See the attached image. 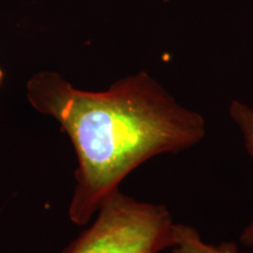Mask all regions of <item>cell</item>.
Listing matches in <instances>:
<instances>
[{
    "mask_svg": "<svg viewBox=\"0 0 253 253\" xmlns=\"http://www.w3.org/2000/svg\"><path fill=\"white\" fill-rule=\"evenodd\" d=\"M27 99L61 125L77 151L69 216L79 225L145 161L191 149L207 135L203 115L179 103L147 72L120 79L107 90L87 91L43 71L28 80Z\"/></svg>",
    "mask_w": 253,
    "mask_h": 253,
    "instance_id": "6da1fadb",
    "label": "cell"
},
{
    "mask_svg": "<svg viewBox=\"0 0 253 253\" xmlns=\"http://www.w3.org/2000/svg\"><path fill=\"white\" fill-rule=\"evenodd\" d=\"M175 226L166 205L136 201L116 189L101 202L93 226L63 253H161L175 244Z\"/></svg>",
    "mask_w": 253,
    "mask_h": 253,
    "instance_id": "7a4b0ae2",
    "label": "cell"
},
{
    "mask_svg": "<svg viewBox=\"0 0 253 253\" xmlns=\"http://www.w3.org/2000/svg\"><path fill=\"white\" fill-rule=\"evenodd\" d=\"M171 251L172 253H248L240 251L235 243L210 244L204 242L195 227L184 224H176L175 244Z\"/></svg>",
    "mask_w": 253,
    "mask_h": 253,
    "instance_id": "3957f363",
    "label": "cell"
},
{
    "mask_svg": "<svg viewBox=\"0 0 253 253\" xmlns=\"http://www.w3.org/2000/svg\"><path fill=\"white\" fill-rule=\"evenodd\" d=\"M230 116L242 132L244 147L253 160V108L244 102L233 100L230 104ZM243 245L253 248V219L240 235Z\"/></svg>",
    "mask_w": 253,
    "mask_h": 253,
    "instance_id": "277c9868",
    "label": "cell"
},
{
    "mask_svg": "<svg viewBox=\"0 0 253 253\" xmlns=\"http://www.w3.org/2000/svg\"><path fill=\"white\" fill-rule=\"evenodd\" d=\"M2 80H4V72H2L1 67H0V86H1Z\"/></svg>",
    "mask_w": 253,
    "mask_h": 253,
    "instance_id": "5b68a950",
    "label": "cell"
}]
</instances>
